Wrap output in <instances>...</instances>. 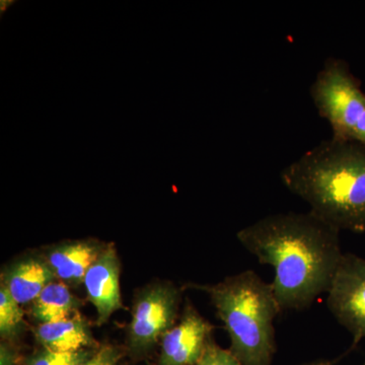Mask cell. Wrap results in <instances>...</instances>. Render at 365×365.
Wrapping results in <instances>:
<instances>
[{
  "label": "cell",
  "mask_w": 365,
  "mask_h": 365,
  "mask_svg": "<svg viewBox=\"0 0 365 365\" xmlns=\"http://www.w3.org/2000/svg\"><path fill=\"white\" fill-rule=\"evenodd\" d=\"M309 93L319 116L330 124L333 137L365 148V93L345 60L327 59Z\"/></svg>",
  "instance_id": "obj_4"
},
{
  "label": "cell",
  "mask_w": 365,
  "mask_h": 365,
  "mask_svg": "<svg viewBox=\"0 0 365 365\" xmlns=\"http://www.w3.org/2000/svg\"><path fill=\"white\" fill-rule=\"evenodd\" d=\"M327 307L352 336L351 349L365 338V259L343 254L327 292Z\"/></svg>",
  "instance_id": "obj_6"
},
{
  "label": "cell",
  "mask_w": 365,
  "mask_h": 365,
  "mask_svg": "<svg viewBox=\"0 0 365 365\" xmlns=\"http://www.w3.org/2000/svg\"><path fill=\"white\" fill-rule=\"evenodd\" d=\"M120 265L113 245L106 247L86 274L88 297L98 313V324L102 325L114 312L121 309Z\"/></svg>",
  "instance_id": "obj_8"
},
{
  "label": "cell",
  "mask_w": 365,
  "mask_h": 365,
  "mask_svg": "<svg viewBox=\"0 0 365 365\" xmlns=\"http://www.w3.org/2000/svg\"><path fill=\"white\" fill-rule=\"evenodd\" d=\"M93 353L90 349L76 352H57L44 349L29 359L26 365H81Z\"/></svg>",
  "instance_id": "obj_14"
},
{
  "label": "cell",
  "mask_w": 365,
  "mask_h": 365,
  "mask_svg": "<svg viewBox=\"0 0 365 365\" xmlns=\"http://www.w3.org/2000/svg\"><path fill=\"white\" fill-rule=\"evenodd\" d=\"M196 287L210 297L232 354L244 365H272L277 349L274 322L282 312L271 283L246 270Z\"/></svg>",
  "instance_id": "obj_3"
},
{
  "label": "cell",
  "mask_w": 365,
  "mask_h": 365,
  "mask_svg": "<svg viewBox=\"0 0 365 365\" xmlns=\"http://www.w3.org/2000/svg\"><path fill=\"white\" fill-rule=\"evenodd\" d=\"M334 361L332 360H314V361L306 362V364H302L299 365H333Z\"/></svg>",
  "instance_id": "obj_17"
},
{
  "label": "cell",
  "mask_w": 365,
  "mask_h": 365,
  "mask_svg": "<svg viewBox=\"0 0 365 365\" xmlns=\"http://www.w3.org/2000/svg\"><path fill=\"white\" fill-rule=\"evenodd\" d=\"M79 300L63 282L50 283L33 302L32 314L41 324L56 323L78 313Z\"/></svg>",
  "instance_id": "obj_12"
},
{
  "label": "cell",
  "mask_w": 365,
  "mask_h": 365,
  "mask_svg": "<svg viewBox=\"0 0 365 365\" xmlns=\"http://www.w3.org/2000/svg\"><path fill=\"white\" fill-rule=\"evenodd\" d=\"M179 302V290L169 283L151 285L137 295L128 330L133 354L150 351L175 326Z\"/></svg>",
  "instance_id": "obj_5"
},
{
  "label": "cell",
  "mask_w": 365,
  "mask_h": 365,
  "mask_svg": "<svg viewBox=\"0 0 365 365\" xmlns=\"http://www.w3.org/2000/svg\"><path fill=\"white\" fill-rule=\"evenodd\" d=\"M364 365H365V362H364Z\"/></svg>",
  "instance_id": "obj_20"
},
{
  "label": "cell",
  "mask_w": 365,
  "mask_h": 365,
  "mask_svg": "<svg viewBox=\"0 0 365 365\" xmlns=\"http://www.w3.org/2000/svg\"><path fill=\"white\" fill-rule=\"evenodd\" d=\"M36 338L45 349L57 352H76L96 345L90 329L78 313L56 323L41 324Z\"/></svg>",
  "instance_id": "obj_11"
},
{
  "label": "cell",
  "mask_w": 365,
  "mask_h": 365,
  "mask_svg": "<svg viewBox=\"0 0 365 365\" xmlns=\"http://www.w3.org/2000/svg\"><path fill=\"white\" fill-rule=\"evenodd\" d=\"M103 247L96 242H66L54 247L46 257L49 267L57 279L66 284L78 285L102 253Z\"/></svg>",
  "instance_id": "obj_9"
},
{
  "label": "cell",
  "mask_w": 365,
  "mask_h": 365,
  "mask_svg": "<svg viewBox=\"0 0 365 365\" xmlns=\"http://www.w3.org/2000/svg\"><path fill=\"white\" fill-rule=\"evenodd\" d=\"M24 324L21 304L11 297L6 287H0V333L2 338H11L19 333Z\"/></svg>",
  "instance_id": "obj_13"
},
{
  "label": "cell",
  "mask_w": 365,
  "mask_h": 365,
  "mask_svg": "<svg viewBox=\"0 0 365 365\" xmlns=\"http://www.w3.org/2000/svg\"><path fill=\"white\" fill-rule=\"evenodd\" d=\"M47 262L29 258L14 264L2 274L1 284L20 304L33 302L55 279Z\"/></svg>",
  "instance_id": "obj_10"
},
{
  "label": "cell",
  "mask_w": 365,
  "mask_h": 365,
  "mask_svg": "<svg viewBox=\"0 0 365 365\" xmlns=\"http://www.w3.org/2000/svg\"><path fill=\"white\" fill-rule=\"evenodd\" d=\"M237 237L259 263L274 269L271 285L282 313L306 309L327 294L344 254L340 230L311 211L265 216Z\"/></svg>",
  "instance_id": "obj_1"
},
{
  "label": "cell",
  "mask_w": 365,
  "mask_h": 365,
  "mask_svg": "<svg viewBox=\"0 0 365 365\" xmlns=\"http://www.w3.org/2000/svg\"><path fill=\"white\" fill-rule=\"evenodd\" d=\"M122 352L114 346H103L81 365H118Z\"/></svg>",
  "instance_id": "obj_16"
},
{
  "label": "cell",
  "mask_w": 365,
  "mask_h": 365,
  "mask_svg": "<svg viewBox=\"0 0 365 365\" xmlns=\"http://www.w3.org/2000/svg\"><path fill=\"white\" fill-rule=\"evenodd\" d=\"M14 4V1H6H6H4V0H2L1 6H1V14H4V11H6L7 7L11 6V4Z\"/></svg>",
  "instance_id": "obj_18"
},
{
  "label": "cell",
  "mask_w": 365,
  "mask_h": 365,
  "mask_svg": "<svg viewBox=\"0 0 365 365\" xmlns=\"http://www.w3.org/2000/svg\"><path fill=\"white\" fill-rule=\"evenodd\" d=\"M11 364H11H11H7L6 360L2 359V365H11Z\"/></svg>",
  "instance_id": "obj_19"
},
{
  "label": "cell",
  "mask_w": 365,
  "mask_h": 365,
  "mask_svg": "<svg viewBox=\"0 0 365 365\" xmlns=\"http://www.w3.org/2000/svg\"><path fill=\"white\" fill-rule=\"evenodd\" d=\"M196 365H244L232 354L230 349H223L215 341L204 352L202 359Z\"/></svg>",
  "instance_id": "obj_15"
},
{
  "label": "cell",
  "mask_w": 365,
  "mask_h": 365,
  "mask_svg": "<svg viewBox=\"0 0 365 365\" xmlns=\"http://www.w3.org/2000/svg\"><path fill=\"white\" fill-rule=\"evenodd\" d=\"M213 326L187 304L179 324L163 335L158 365H196L212 342Z\"/></svg>",
  "instance_id": "obj_7"
},
{
  "label": "cell",
  "mask_w": 365,
  "mask_h": 365,
  "mask_svg": "<svg viewBox=\"0 0 365 365\" xmlns=\"http://www.w3.org/2000/svg\"><path fill=\"white\" fill-rule=\"evenodd\" d=\"M282 184L317 217L341 230L365 232V148L354 141H321L288 165Z\"/></svg>",
  "instance_id": "obj_2"
}]
</instances>
